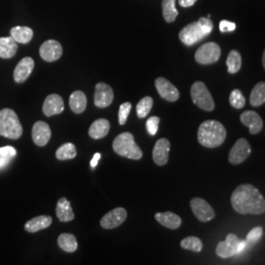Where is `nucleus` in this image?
<instances>
[{"label": "nucleus", "mask_w": 265, "mask_h": 265, "mask_svg": "<svg viewBox=\"0 0 265 265\" xmlns=\"http://www.w3.org/2000/svg\"><path fill=\"white\" fill-rule=\"evenodd\" d=\"M233 208L240 214H262L265 211V201L261 192L250 184H243L232 194Z\"/></svg>", "instance_id": "nucleus-1"}, {"label": "nucleus", "mask_w": 265, "mask_h": 265, "mask_svg": "<svg viewBox=\"0 0 265 265\" xmlns=\"http://www.w3.org/2000/svg\"><path fill=\"white\" fill-rule=\"evenodd\" d=\"M227 132L225 127L215 120H206L199 128V142L208 149L220 147L226 139Z\"/></svg>", "instance_id": "nucleus-2"}, {"label": "nucleus", "mask_w": 265, "mask_h": 265, "mask_svg": "<svg viewBox=\"0 0 265 265\" xmlns=\"http://www.w3.org/2000/svg\"><path fill=\"white\" fill-rule=\"evenodd\" d=\"M213 30V23L209 18H201L198 22L186 26L179 34L181 41L186 45H192L208 36Z\"/></svg>", "instance_id": "nucleus-3"}, {"label": "nucleus", "mask_w": 265, "mask_h": 265, "mask_svg": "<svg viewBox=\"0 0 265 265\" xmlns=\"http://www.w3.org/2000/svg\"><path fill=\"white\" fill-rule=\"evenodd\" d=\"M23 134V127L16 112L4 108L0 110V136L10 139H18Z\"/></svg>", "instance_id": "nucleus-4"}, {"label": "nucleus", "mask_w": 265, "mask_h": 265, "mask_svg": "<svg viewBox=\"0 0 265 265\" xmlns=\"http://www.w3.org/2000/svg\"><path fill=\"white\" fill-rule=\"evenodd\" d=\"M112 146L114 152L128 159L139 160L142 157L141 150L136 143L134 136L129 132L122 133L117 136L114 139Z\"/></svg>", "instance_id": "nucleus-5"}, {"label": "nucleus", "mask_w": 265, "mask_h": 265, "mask_svg": "<svg viewBox=\"0 0 265 265\" xmlns=\"http://www.w3.org/2000/svg\"><path fill=\"white\" fill-rule=\"evenodd\" d=\"M190 97L194 103L204 111L214 110L215 103L211 93L202 82H196L190 88Z\"/></svg>", "instance_id": "nucleus-6"}, {"label": "nucleus", "mask_w": 265, "mask_h": 265, "mask_svg": "<svg viewBox=\"0 0 265 265\" xmlns=\"http://www.w3.org/2000/svg\"><path fill=\"white\" fill-rule=\"evenodd\" d=\"M221 56V50L215 42H207L202 44L197 51L195 58L198 63L209 65L217 62Z\"/></svg>", "instance_id": "nucleus-7"}, {"label": "nucleus", "mask_w": 265, "mask_h": 265, "mask_svg": "<svg viewBox=\"0 0 265 265\" xmlns=\"http://www.w3.org/2000/svg\"><path fill=\"white\" fill-rule=\"evenodd\" d=\"M189 204L194 214L201 222H208L214 218L215 212L212 206L203 199L195 198Z\"/></svg>", "instance_id": "nucleus-8"}, {"label": "nucleus", "mask_w": 265, "mask_h": 265, "mask_svg": "<svg viewBox=\"0 0 265 265\" xmlns=\"http://www.w3.org/2000/svg\"><path fill=\"white\" fill-rule=\"evenodd\" d=\"M252 149L249 141L246 139H239L229 153V162L231 164L243 163L251 154Z\"/></svg>", "instance_id": "nucleus-9"}, {"label": "nucleus", "mask_w": 265, "mask_h": 265, "mask_svg": "<svg viewBox=\"0 0 265 265\" xmlns=\"http://www.w3.org/2000/svg\"><path fill=\"white\" fill-rule=\"evenodd\" d=\"M62 53L63 50L61 44L54 39L44 41L39 49V54L41 58L47 62H53L58 60L61 57Z\"/></svg>", "instance_id": "nucleus-10"}, {"label": "nucleus", "mask_w": 265, "mask_h": 265, "mask_svg": "<svg viewBox=\"0 0 265 265\" xmlns=\"http://www.w3.org/2000/svg\"><path fill=\"white\" fill-rule=\"evenodd\" d=\"M127 219V210L123 207H117L104 215L101 220V227L107 230L119 227Z\"/></svg>", "instance_id": "nucleus-11"}, {"label": "nucleus", "mask_w": 265, "mask_h": 265, "mask_svg": "<svg viewBox=\"0 0 265 265\" xmlns=\"http://www.w3.org/2000/svg\"><path fill=\"white\" fill-rule=\"evenodd\" d=\"M114 93L112 88L105 84L99 83L95 86L94 90V104L100 108L108 107L113 101Z\"/></svg>", "instance_id": "nucleus-12"}, {"label": "nucleus", "mask_w": 265, "mask_h": 265, "mask_svg": "<svg viewBox=\"0 0 265 265\" xmlns=\"http://www.w3.org/2000/svg\"><path fill=\"white\" fill-rule=\"evenodd\" d=\"M155 88L157 89L159 95L167 101L174 102L178 101L180 98V92L178 88L162 77L157 78L155 80Z\"/></svg>", "instance_id": "nucleus-13"}, {"label": "nucleus", "mask_w": 265, "mask_h": 265, "mask_svg": "<svg viewBox=\"0 0 265 265\" xmlns=\"http://www.w3.org/2000/svg\"><path fill=\"white\" fill-rule=\"evenodd\" d=\"M32 138L38 147L46 146L51 138V127L43 121L36 122L32 130Z\"/></svg>", "instance_id": "nucleus-14"}, {"label": "nucleus", "mask_w": 265, "mask_h": 265, "mask_svg": "<svg viewBox=\"0 0 265 265\" xmlns=\"http://www.w3.org/2000/svg\"><path fill=\"white\" fill-rule=\"evenodd\" d=\"M239 239L235 234H229L224 242H220L217 245L216 253L222 258H229L236 255L237 246L239 244Z\"/></svg>", "instance_id": "nucleus-15"}, {"label": "nucleus", "mask_w": 265, "mask_h": 265, "mask_svg": "<svg viewBox=\"0 0 265 265\" xmlns=\"http://www.w3.org/2000/svg\"><path fill=\"white\" fill-rule=\"evenodd\" d=\"M170 152V141L167 139H158L153 148L152 158L155 164L164 166L168 162Z\"/></svg>", "instance_id": "nucleus-16"}, {"label": "nucleus", "mask_w": 265, "mask_h": 265, "mask_svg": "<svg viewBox=\"0 0 265 265\" xmlns=\"http://www.w3.org/2000/svg\"><path fill=\"white\" fill-rule=\"evenodd\" d=\"M63 110V99L59 94H56V93L50 94L45 99L43 105H42V112L47 117L62 113Z\"/></svg>", "instance_id": "nucleus-17"}, {"label": "nucleus", "mask_w": 265, "mask_h": 265, "mask_svg": "<svg viewBox=\"0 0 265 265\" xmlns=\"http://www.w3.org/2000/svg\"><path fill=\"white\" fill-rule=\"evenodd\" d=\"M35 67L33 58L25 57L17 64L14 70V80L16 83H24L26 80L32 74Z\"/></svg>", "instance_id": "nucleus-18"}, {"label": "nucleus", "mask_w": 265, "mask_h": 265, "mask_svg": "<svg viewBox=\"0 0 265 265\" xmlns=\"http://www.w3.org/2000/svg\"><path fill=\"white\" fill-rule=\"evenodd\" d=\"M240 122L250 129V133L252 135H256L262 130L263 122L261 120V117L254 111H245L240 115Z\"/></svg>", "instance_id": "nucleus-19"}, {"label": "nucleus", "mask_w": 265, "mask_h": 265, "mask_svg": "<svg viewBox=\"0 0 265 265\" xmlns=\"http://www.w3.org/2000/svg\"><path fill=\"white\" fill-rule=\"evenodd\" d=\"M110 130V123L106 119H98L95 120L88 130V135L91 139H100L107 136Z\"/></svg>", "instance_id": "nucleus-20"}, {"label": "nucleus", "mask_w": 265, "mask_h": 265, "mask_svg": "<svg viewBox=\"0 0 265 265\" xmlns=\"http://www.w3.org/2000/svg\"><path fill=\"white\" fill-rule=\"evenodd\" d=\"M52 223V217L47 215H40L29 220L25 224V230L29 233H36L40 230L50 227Z\"/></svg>", "instance_id": "nucleus-21"}, {"label": "nucleus", "mask_w": 265, "mask_h": 265, "mask_svg": "<svg viewBox=\"0 0 265 265\" xmlns=\"http://www.w3.org/2000/svg\"><path fill=\"white\" fill-rule=\"evenodd\" d=\"M56 215L61 222H69L75 218L70 202L66 198H61L56 204Z\"/></svg>", "instance_id": "nucleus-22"}, {"label": "nucleus", "mask_w": 265, "mask_h": 265, "mask_svg": "<svg viewBox=\"0 0 265 265\" xmlns=\"http://www.w3.org/2000/svg\"><path fill=\"white\" fill-rule=\"evenodd\" d=\"M155 219L157 222H159V224H161L162 226L168 228V229H171V230H176L182 224L181 217L170 211H167L164 213H161V212L156 213Z\"/></svg>", "instance_id": "nucleus-23"}, {"label": "nucleus", "mask_w": 265, "mask_h": 265, "mask_svg": "<svg viewBox=\"0 0 265 265\" xmlns=\"http://www.w3.org/2000/svg\"><path fill=\"white\" fill-rule=\"evenodd\" d=\"M87 103H88L87 97L81 90H76L70 95L69 105L71 110L75 113H83L87 108Z\"/></svg>", "instance_id": "nucleus-24"}, {"label": "nucleus", "mask_w": 265, "mask_h": 265, "mask_svg": "<svg viewBox=\"0 0 265 265\" xmlns=\"http://www.w3.org/2000/svg\"><path fill=\"white\" fill-rule=\"evenodd\" d=\"M17 51H18V44L11 36L6 38H0V58L3 59L12 58Z\"/></svg>", "instance_id": "nucleus-25"}, {"label": "nucleus", "mask_w": 265, "mask_h": 265, "mask_svg": "<svg viewBox=\"0 0 265 265\" xmlns=\"http://www.w3.org/2000/svg\"><path fill=\"white\" fill-rule=\"evenodd\" d=\"M10 35L16 40V42L28 43L32 40V38L34 37V32L29 27L16 26L11 29Z\"/></svg>", "instance_id": "nucleus-26"}, {"label": "nucleus", "mask_w": 265, "mask_h": 265, "mask_svg": "<svg viewBox=\"0 0 265 265\" xmlns=\"http://www.w3.org/2000/svg\"><path fill=\"white\" fill-rule=\"evenodd\" d=\"M58 246L66 253H74L78 249L76 237L69 233H63L58 237Z\"/></svg>", "instance_id": "nucleus-27"}, {"label": "nucleus", "mask_w": 265, "mask_h": 265, "mask_svg": "<svg viewBox=\"0 0 265 265\" xmlns=\"http://www.w3.org/2000/svg\"><path fill=\"white\" fill-rule=\"evenodd\" d=\"M251 105L254 107H258L265 102V84L264 82H260L255 85L253 88L250 97Z\"/></svg>", "instance_id": "nucleus-28"}, {"label": "nucleus", "mask_w": 265, "mask_h": 265, "mask_svg": "<svg viewBox=\"0 0 265 265\" xmlns=\"http://www.w3.org/2000/svg\"><path fill=\"white\" fill-rule=\"evenodd\" d=\"M162 14H163V18L167 23L174 22L178 16L176 0H163L162 1Z\"/></svg>", "instance_id": "nucleus-29"}, {"label": "nucleus", "mask_w": 265, "mask_h": 265, "mask_svg": "<svg viewBox=\"0 0 265 265\" xmlns=\"http://www.w3.org/2000/svg\"><path fill=\"white\" fill-rule=\"evenodd\" d=\"M56 158L59 160H70L77 155L76 147L72 142H66L56 151Z\"/></svg>", "instance_id": "nucleus-30"}, {"label": "nucleus", "mask_w": 265, "mask_h": 265, "mask_svg": "<svg viewBox=\"0 0 265 265\" xmlns=\"http://www.w3.org/2000/svg\"><path fill=\"white\" fill-rule=\"evenodd\" d=\"M228 67V72L230 74H236L240 71L242 66V56L237 51H232L227 57L226 61Z\"/></svg>", "instance_id": "nucleus-31"}, {"label": "nucleus", "mask_w": 265, "mask_h": 265, "mask_svg": "<svg viewBox=\"0 0 265 265\" xmlns=\"http://www.w3.org/2000/svg\"><path fill=\"white\" fill-rule=\"evenodd\" d=\"M181 247L185 250L192 251L195 253L202 252V240L197 237H187L181 242Z\"/></svg>", "instance_id": "nucleus-32"}, {"label": "nucleus", "mask_w": 265, "mask_h": 265, "mask_svg": "<svg viewBox=\"0 0 265 265\" xmlns=\"http://www.w3.org/2000/svg\"><path fill=\"white\" fill-rule=\"evenodd\" d=\"M152 105H153V100L151 97H146L141 99L137 105L138 117L140 119L147 117L148 114L152 110Z\"/></svg>", "instance_id": "nucleus-33"}, {"label": "nucleus", "mask_w": 265, "mask_h": 265, "mask_svg": "<svg viewBox=\"0 0 265 265\" xmlns=\"http://www.w3.org/2000/svg\"><path fill=\"white\" fill-rule=\"evenodd\" d=\"M229 101H230V104L236 109H240L246 105V99L243 95V93L240 92V89H238V88L234 89L230 93Z\"/></svg>", "instance_id": "nucleus-34"}, {"label": "nucleus", "mask_w": 265, "mask_h": 265, "mask_svg": "<svg viewBox=\"0 0 265 265\" xmlns=\"http://www.w3.org/2000/svg\"><path fill=\"white\" fill-rule=\"evenodd\" d=\"M263 231L261 227L253 228V230L248 234L247 239H246V244H247V249L251 248L254 246L258 240H260V238L262 237Z\"/></svg>", "instance_id": "nucleus-35"}, {"label": "nucleus", "mask_w": 265, "mask_h": 265, "mask_svg": "<svg viewBox=\"0 0 265 265\" xmlns=\"http://www.w3.org/2000/svg\"><path fill=\"white\" fill-rule=\"evenodd\" d=\"M132 109V104L130 102H125L123 104L120 105L119 108V113H118V117H119V124L120 125H125L126 124L127 120H128V116L131 112Z\"/></svg>", "instance_id": "nucleus-36"}, {"label": "nucleus", "mask_w": 265, "mask_h": 265, "mask_svg": "<svg viewBox=\"0 0 265 265\" xmlns=\"http://www.w3.org/2000/svg\"><path fill=\"white\" fill-rule=\"evenodd\" d=\"M159 122H160V119H159V117H156V116H152L147 121V130L151 136L156 135V133L158 131Z\"/></svg>", "instance_id": "nucleus-37"}, {"label": "nucleus", "mask_w": 265, "mask_h": 265, "mask_svg": "<svg viewBox=\"0 0 265 265\" xmlns=\"http://www.w3.org/2000/svg\"><path fill=\"white\" fill-rule=\"evenodd\" d=\"M17 154L16 150L13 147H3L0 148V156L1 157H5V158H9V159H13Z\"/></svg>", "instance_id": "nucleus-38"}, {"label": "nucleus", "mask_w": 265, "mask_h": 265, "mask_svg": "<svg viewBox=\"0 0 265 265\" xmlns=\"http://www.w3.org/2000/svg\"><path fill=\"white\" fill-rule=\"evenodd\" d=\"M219 30L221 33H227V32H233L236 30V24L230 21L223 20L219 24Z\"/></svg>", "instance_id": "nucleus-39"}, {"label": "nucleus", "mask_w": 265, "mask_h": 265, "mask_svg": "<svg viewBox=\"0 0 265 265\" xmlns=\"http://www.w3.org/2000/svg\"><path fill=\"white\" fill-rule=\"evenodd\" d=\"M247 250V244L246 240H239V244L237 246V252H236V255L240 254V253L245 252Z\"/></svg>", "instance_id": "nucleus-40"}, {"label": "nucleus", "mask_w": 265, "mask_h": 265, "mask_svg": "<svg viewBox=\"0 0 265 265\" xmlns=\"http://www.w3.org/2000/svg\"><path fill=\"white\" fill-rule=\"evenodd\" d=\"M196 2H197V0H179V4L184 8L192 6Z\"/></svg>", "instance_id": "nucleus-41"}, {"label": "nucleus", "mask_w": 265, "mask_h": 265, "mask_svg": "<svg viewBox=\"0 0 265 265\" xmlns=\"http://www.w3.org/2000/svg\"><path fill=\"white\" fill-rule=\"evenodd\" d=\"M101 153H95V154L93 155V157H92V159H91V161H90V166H91L92 168L97 167V165L99 163V160L101 159Z\"/></svg>", "instance_id": "nucleus-42"}, {"label": "nucleus", "mask_w": 265, "mask_h": 265, "mask_svg": "<svg viewBox=\"0 0 265 265\" xmlns=\"http://www.w3.org/2000/svg\"><path fill=\"white\" fill-rule=\"evenodd\" d=\"M10 160L11 159H9V158H5V157H1L0 156V169L5 168L7 165L9 164Z\"/></svg>", "instance_id": "nucleus-43"}]
</instances>
